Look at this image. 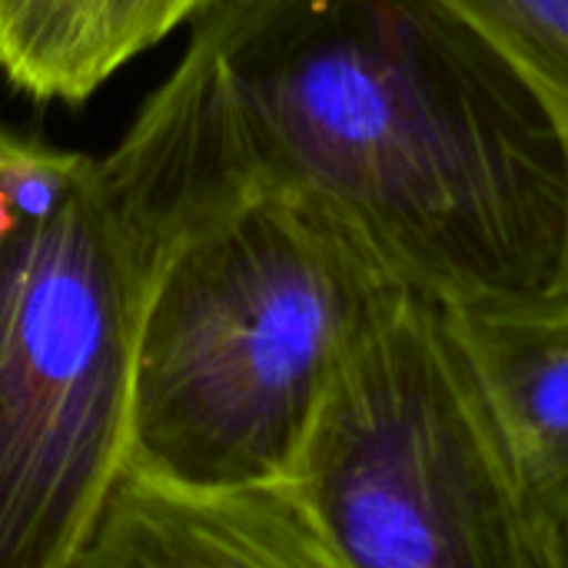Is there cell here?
I'll list each match as a JSON object with an SVG mask.
<instances>
[{"label": "cell", "mask_w": 568, "mask_h": 568, "mask_svg": "<svg viewBox=\"0 0 568 568\" xmlns=\"http://www.w3.org/2000/svg\"><path fill=\"white\" fill-rule=\"evenodd\" d=\"M566 286H568V280H566Z\"/></svg>", "instance_id": "10"}, {"label": "cell", "mask_w": 568, "mask_h": 568, "mask_svg": "<svg viewBox=\"0 0 568 568\" xmlns=\"http://www.w3.org/2000/svg\"><path fill=\"white\" fill-rule=\"evenodd\" d=\"M539 519L568 516V286L446 306Z\"/></svg>", "instance_id": "6"}, {"label": "cell", "mask_w": 568, "mask_h": 568, "mask_svg": "<svg viewBox=\"0 0 568 568\" xmlns=\"http://www.w3.org/2000/svg\"><path fill=\"white\" fill-rule=\"evenodd\" d=\"M73 568H353L296 479L190 489L133 469Z\"/></svg>", "instance_id": "5"}, {"label": "cell", "mask_w": 568, "mask_h": 568, "mask_svg": "<svg viewBox=\"0 0 568 568\" xmlns=\"http://www.w3.org/2000/svg\"><path fill=\"white\" fill-rule=\"evenodd\" d=\"M568 120V0H443Z\"/></svg>", "instance_id": "8"}, {"label": "cell", "mask_w": 568, "mask_h": 568, "mask_svg": "<svg viewBox=\"0 0 568 568\" xmlns=\"http://www.w3.org/2000/svg\"><path fill=\"white\" fill-rule=\"evenodd\" d=\"M153 263L100 156L63 200L0 213V568H73L130 469Z\"/></svg>", "instance_id": "3"}, {"label": "cell", "mask_w": 568, "mask_h": 568, "mask_svg": "<svg viewBox=\"0 0 568 568\" xmlns=\"http://www.w3.org/2000/svg\"><path fill=\"white\" fill-rule=\"evenodd\" d=\"M293 479L353 568H549L449 310L419 293L356 343Z\"/></svg>", "instance_id": "4"}, {"label": "cell", "mask_w": 568, "mask_h": 568, "mask_svg": "<svg viewBox=\"0 0 568 568\" xmlns=\"http://www.w3.org/2000/svg\"><path fill=\"white\" fill-rule=\"evenodd\" d=\"M403 293L276 193L186 216L156 240L130 469L190 489L293 479L343 363Z\"/></svg>", "instance_id": "2"}, {"label": "cell", "mask_w": 568, "mask_h": 568, "mask_svg": "<svg viewBox=\"0 0 568 568\" xmlns=\"http://www.w3.org/2000/svg\"><path fill=\"white\" fill-rule=\"evenodd\" d=\"M223 0H0V73L37 103H87Z\"/></svg>", "instance_id": "7"}, {"label": "cell", "mask_w": 568, "mask_h": 568, "mask_svg": "<svg viewBox=\"0 0 568 568\" xmlns=\"http://www.w3.org/2000/svg\"><path fill=\"white\" fill-rule=\"evenodd\" d=\"M549 568H568V516L549 529Z\"/></svg>", "instance_id": "9"}, {"label": "cell", "mask_w": 568, "mask_h": 568, "mask_svg": "<svg viewBox=\"0 0 568 568\" xmlns=\"http://www.w3.org/2000/svg\"><path fill=\"white\" fill-rule=\"evenodd\" d=\"M260 193L443 306L568 280V120L443 0H223L193 20Z\"/></svg>", "instance_id": "1"}]
</instances>
